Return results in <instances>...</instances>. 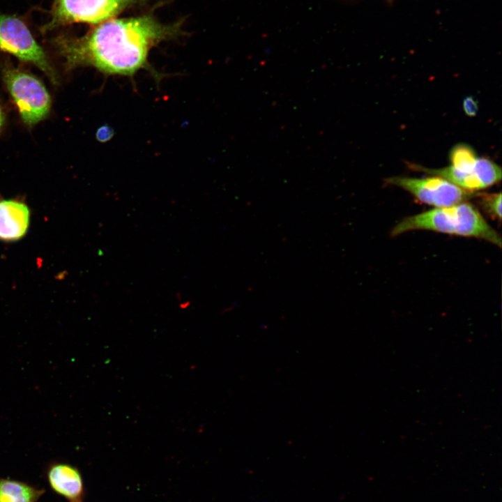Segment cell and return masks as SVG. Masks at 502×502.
Instances as JSON below:
<instances>
[{
  "label": "cell",
  "mask_w": 502,
  "mask_h": 502,
  "mask_svg": "<svg viewBox=\"0 0 502 502\" xmlns=\"http://www.w3.org/2000/svg\"><path fill=\"white\" fill-rule=\"evenodd\" d=\"M386 1H388L389 2H392L393 0H386Z\"/></svg>",
  "instance_id": "obj_15"
},
{
  "label": "cell",
  "mask_w": 502,
  "mask_h": 502,
  "mask_svg": "<svg viewBox=\"0 0 502 502\" xmlns=\"http://www.w3.org/2000/svg\"><path fill=\"white\" fill-rule=\"evenodd\" d=\"M0 50L40 68L53 84H58L57 73L45 53L24 22L13 15H0Z\"/></svg>",
  "instance_id": "obj_4"
},
{
  "label": "cell",
  "mask_w": 502,
  "mask_h": 502,
  "mask_svg": "<svg viewBox=\"0 0 502 502\" xmlns=\"http://www.w3.org/2000/svg\"><path fill=\"white\" fill-rule=\"evenodd\" d=\"M51 487L73 502L79 501L84 494L81 475L75 467L66 464H54L47 472Z\"/></svg>",
  "instance_id": "obj_9"
},
{
  "label": "cell",
  "mask_w": 502,
  "mask_h": 502,
  "mask_svg": "<svg viewBox=\"0 0 502 502\" xmlns=\"http://www.w3.org/2000/svg\"><path fill=\"white\" fill-rule=\"evenodd\" d=\"M30 211L23 202L14 199L0 200V240L15 241L27 232Z\"/></svg>",
  "instance_id": "obj_8"
},
{
  "label": "cell",
  "mask_w": 502,
  "mask_h": 502,
  "mask_svg": "<svg viewBox=\"0 0 502 502\" xmlns=\"http://www.w3.org/2000/svg\"><path fill=\"white\" fill-rule=\"evenodd\" d=\"M168 32L150 17L109 20L80 38L59 36L54 40L67 70L90 66L106 77L133 79L149 69L151 49Z\"/></svg>",
  "instance_id": "obj_1"
},
{
  "label": "cell",
  "mask_w": 502,
  "mask_h": 502,
  "mask_svg": "<svg viewBox=\"0 0 502 502\" xmlns=\"http://www.w3.org/2000/svg\"><path fill=\"white\" fill-rule=\"evenodd\" d=\"M43 493L24 482L0 478V502H37Z\"/></svg>",
  "instance_id": "obj_10"
},
{
  "label": "cell",
  "mask_w": 502,
  "mask_h": 502,
  "mask_svg": "<svg viewBox=\"0 0 502 502\" xmlns=\"http://www.w3.org/2000/svg\"><path fill=\"white\" fill-rule=\"evenodd\" d=\"M451 165L441 169L422 168V172L441 177L460 188L474 192L485 187L475 172L478 155L470 145L460 143L455 145L450 151Z\"/></svg>",
  "instance_id": "obj_7"
},
{
  "label": "cell",
  "mask_w": 502,
  "mask_h": 502,
  "mask_svg": "<svg viewBox=\"0 0 502 502\" xmlns=\"http://www.w3.org/2000/svg\"><path fill=\"white\" fill-rule=\"evenodd\" d=\"M5 116L2 107L0 104V130L4 123Z\"/></svg>",
  "instance_id": "obj_14"
},
{
  "label": "cell",
  "mask_w": 502,
  "mask_h": 502,
  "mask_svg": "<svg viewBox=\"0 0 502 502\" xmlns=\"http://www.w3.org/2000/svg\"><path fill=\"white\" fill-rule=\"evenodd\" d=\"M413 230H429L450 235L485 240L501 247V238L471 204L463 201L452 206L434 208L405 218L392 229L397 236Z\"/></svg>",
  "instance_id": "obj_2"
},
{
  "label": "cell",
  "mask_w": 502,
  "mask_h": 502,
  "mask_svg": "<svg viewBox=\"0 0 502 502\" xmlns=\"http://www.w3.org/2000/svg\"><path fill=\"white\" fill-rule=\"evenodd\" d=\"M385 182L387 185L399 187L420 201L436 208L452 206L478 195L437 176L427 178L394 176L386 178Z\"/></svg>",
  "instance_id": "obj_6"
},
{
  "label": "cell",
  "mask_w": 502,
  "mask_h": 502,
  "mask_svg": "<svg viewBox=\"0 0 502 502\" xmlns=\"http://www.w3.org/2000/svg\"><path fill=\"white\" fill-rule=\"evenodd\" d=\"M77 502H79V501H77Z\"/></svg>",
  "instance_id": "obj_16"
},
{
  "label": "cell",
  "mask_w": 502,
  "mask_h": 502,
  "mask_svg": "<svg viewBox=\"0 0 502 502\" xmlns=\"http://www.w3.org/2000/svg\"><path fill=\"white\" fill-rule=\"evenodd\" d=\"M480 204L483 210L491 217L501 219V194H483L480 195Z\"/></svg>",
  "instance_id": "obj_12"
},
{
  "label": "cell",
  "mask_w": 502,
  "mask_h": 502,
  "mask_svg": "<svg viewBox=\"0 0 502 502\" xmlns=\"http://www.w3.org/2000/svg\"><path fill=\"white\" fill-rule=\"evenodd\" d=\"M463 110L469 116H474L478 111L477 100L472 96H467L463 100Z\"/></svg>",
  "instance_id": "obj_13"
},
{
  "label": "cell",
  "mask_w": 502,
  "mask_h": 502,
  "mask_svg": "<svg viewBox=\"0 0 502 502\" xmlns=\"http://www.w3.org/2000/svg\"><path fill=\"white\" fill-rule=\"evenodd\" d=\"M475 172L483 183L485 188L499 183L501 179L500 167L487 158H478L477 159Z\"/></svg>",
  "instance_id": "obj_11"
},
{
  "label": "cell",
  "mask_w": 502,
  "mask_h": 502,
  "mask_svg": "<svg viewBox=\"0 0 502 502\" xmlns=\"http://www.w3.org/2000/svg\"><path fill=\"white\" fill-rule=\"evenodd\" d=\"M134 0H54L51 19L42 28L50 31L75 22L92 24L109 20Z\"/></svg>",
  "instance_id": "obj_5"
},
{
  "label": "cell",
  "mask_w": 502,
  "mask_h": 502,
  "mask_svg": "<svg viewBox=\"0 0 502 502\" xmlns=\"http://www.w3.org/2000/svg\"><path fill=\"white\" fill-rule=\"evenodd\" d=\"M2 77L25 124L33 126L47 116L51 98L40 80L31 73L6 64L3 67Z\"/></svg>",
  "instance_id": "obj_3"
}]
</instances>
